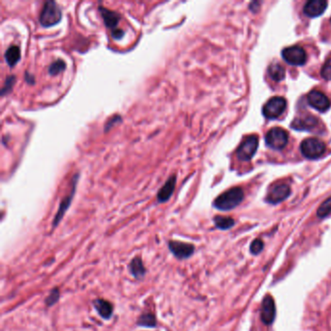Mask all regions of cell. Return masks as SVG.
<instances>
[{
    "mask_svg": "<svg viewBox=\"0 0 331 331\" xmlns=\"http://www.w3.org/2000/svg\"><path fill=\"white\" fill-rule=\"evenodd\" d=\"M283 59L291 65H303L306 62L307 60V55L306 52L304 51L303 48L299 46H293V47H288L283 50L282 52Z\"/></svg>",
    "mask_w": 331,
    "mask_h": 331,
    "instance_id": "10",
    "label": "cell"
},
{
    "mask_svg": "<svg viewBox=\"0 0 331 331\" xmlns=\"http://www.w3.org/2000/svg\"><path fill=\"white\" fill-rule=\"evenodd\" d=\"M309 104L319 112H325L331 105L328 97L318 90H312L308 94Z\"/></svg>",
    "mask_w": 331,
    "mask_h": 331,
    "instance_id": "13",
    "label": "cell"
},
{
    "mask_svg": "<svg viewBox=\"0 0 331 331\" xmlns=\"http://www.w3.org/2000/svg\"><path fill=\"white\" fill-rule=\"evenodd\" d=\"M4 59L7 62V64L11 68L14 67L21 60V49H20V47L17 45L10 46L4 54Z\"/></svg>",
    "mask_w": 331,
    "mask_h": 331,
    "instance_id": "19",
    "label": "cell"
},
{
    "mask_svg": "<svg viewBox=\"0 0 331 331\" xmlns=\"http://www.w3.org/2000/svg\"><path fill=\"white\" fill-rule=\"evenodd\" d=\"M26 80H27V82L29 83V84H34V76L33 75H31L30 72H26Z\"/></svg>",
    "mask_w": 331,
    "mask_h": 331,
    "instance_id": "30",
    "label": "cell"
},
{
    "mask_svg": "<svg viewBox=\"0 0 331 331\" xmlns=\"http://www.w3.org/2000/svg\"><path fill=\"white\" fill-rule=\"evenodd\" d=\"M300 149L303 155L307 158L316 159L325 152L326 146L317 138H308L301 143Z\"/></svg>",
    "mask_w": 331,
    "mask_h": 331,
    "instance_id": "4",
    "label": "cell"
},
{
    "mask_svg": "<svg viewBox=\"0 0 331 331\" xmlns=\"http://www.w3.org/2000/svg\"><path fill=\"white\" fill-rule=\"evenodd\" d=\"M244 199V192L241 188H233L219 196L213 205L220 211H229L237 207Z\"/></svg>",
    "mask_w": 331,
    "mask_h": 331,
    "instance_id": "1",
    "label": "cell"
},
{
    "mask_svg": "<svg viewBox=\"0 0 331 331\" xmlns=\"http://www.w3.org/2000/svg\"><path fill=\"white\" fill-rule=\"evenodd\" d=\"M276 316V306L273 297L270 294L264 296L260 307L261 321L266 324H272Z\"/></svg>",
    "mask_w": 331,
    "mask_h": 331,
    "instance_id": "11",
    "label": "cell"
},
{
    "mask_svg": "<svg viewBox=\"0 0 331 331\" xmlns=\"http://www.w3.org/2000/svg\"><path fill=\"white\" fill-rule=\"evenodd\" d=\"M176 183L177 177L175 174L168 178V180L165 182V184L160 188V190L157 193L156 200L158 203H165L171 198L176 188Z\"/></svg>",
    "mask_w": 331,
    "mask_h": 331,
    "instance_id": "14",
    "label": "cell"
},
{
    "mask_svg": "<svg viewBox=\"0 0 331 331\" xmlns=\"http://www.w3.org/2000/svg\"><path fill=\"white\" fill-rule=\"evenodd\" d=\"M288 140V135L286 130L281 127L271 128L265 135V142L267 146L273 150H283Z\"/></svg>",
    "mask_w": 331,
    "mask_h": 331,
    "instance_id": "5",
    "label": "cell"
},
{
    "mask_svg": "<svg viewBox=\"0 0 331 331\" xmlns=\"http://www.w3.org/2000/svg\"><path fill=\"white\" fill-rule=\"evenodd\" d=\"M79 176H80V174H79V173H76V174L73 176V178H72L71 192L68 194L67 196H65V197L61 200V202H60V204L59 210H58V212H57V214H56V216H55V219H54V221H53V229H55V228L60 225V223L61 222V220L63 219L65 213L67 212L68 208H69L70 205H71V202H72L73 197H74V196H75V192H76V187H77V182H78V180H79Z\"/></svg>",
    "mask_w": 331,
    "mask_h": 331,
    "instance_id": "6",
    "label": "cell"
},
{
    "mask_svg": "<svg viewBox=\"0 0 331 331\" xmlns=\"http://www.w3.org/2000/svg\"><path fill=\"white\" fill-rule=\"evenodd\" d=\"M286 107V101L285 98L276 96L269 99V101L263 107V115L270 120L276 119L281 116Z\"/></svg>",
    "mask_w": 331,
    "mask_h": 331,
    "instance_id": "9",
    "label": "cell"
},
{
    "mask_svg": "<svg viewBox=\"0 0 331 331\" xmlns=\"http://www.w3.org/2000/svg\"><path fill=\"white\" fill-rule=\"evenodd\" d=\"M290 195V189L286 184H277L273 186L266 197V200L271 204H278L286 200Z\"/></svg>",
    "mask_w": 331,
    "mask_h": 331,
    "instance_id": "12",
    "label": "cell"
},
{
    "mask_svg": "<svg viewBox=\"0 0 331 331\" xmlns=\"http://www.w3.org/2000/svg\"><path fill=\"white\" fill-rule=\"evenodd\" d=\"M16 76L15 75H10L6 78L5 80V83L1 89V95L4 96L6 94H8L14 88V85L16 83Z\"/></svg>",
    "mask_w": 331,
    "mask_h": 331,
    "instance_id": "26",
    "label": "cell"
},
{
    "mask_svg": "<svg viewBox=\"0 0 331 331\" xmlns=\"http://www.w3.org/2000/svg\"><path fill=\"white\" fill-rule=\"evenodd\" d=\"M168 249L171 254L179 260L189 259L194 256L196 251L195 245L175 240H171L168 242Z\"/></svg>",
    "mask_w": 331,
    "mask_h": 331,
    "instance_id": "7",
    "label": "cell"
},
{
    "mask_svg": "<svg viewBox=\"0 0 331 331\" xmlns=\"http://www.w3.org/2000/svg\"><path fill=\"white\" fill-rule=\"evenodd\" d=\"M136 324L140 327L154 328L157 325L156 316L152 313H144L137 318Z\"/></svg>",
    "mask_w": 331,
    "mask_h": 331,
    "instance_id": "20",
    "label": "cell"
},
{
    "mask_svg": "<svg viewBox=\"0 0 331 331\" xmlns=\"http://www.w3.org/2000/svg\"><path fill=\"white\" fill-rule=\"evenodd\" d=\"M268 73H269V76L272 78V80L276 82H280L284 80L286 76L285 68L279 63H272L268 68Z\"/></svg>",
    "mask_w": 331,
    "mask_h": 331,
    "instance_id": "21",
    "label": "cell"
},
{
    "mask_svg": "<svg viewBox=\"0 0 331 331\" xmlns=\"http://www.w3.org/2000/svg\"><path fill=\"white\" fill-rule=\"evenodd\" d=\"M60 288L59 287H54L50 294L47 296L46 298V305L48 307H52L54 306L56 303L59 302L60 300Z\"/></svg>",
    "mask_w": 331,
    "mask_h": 331,
    "instance_id": "25",
    "label": "cell"
},
{
    "mask_svg": "<svg viewBox=\"0 0 331 331\" xmlns=\"http://www.w3.org/2000/svg\"><path fill=\"white\" fill-rule=\"evenodd\" d=\"M99 12L101 14V17L103 19V22L106 26V28L110 30L111 35L115 39H121L124 35V31L119 28V24L120 22V15L115 11L109 10L105 8L104 6L100 5L98 7Z\"/></svg>",
    "mask_w": 331,
    "mask_h": 331,
    "instance_id": "3",
    "label": "cell"
},
{
    "mask_svg": "<svg viewBox=\"0 0 331 331\" xmlns=\"http://www.w3.org/2000/svg\"><path fill=\"white\" fill-rule=\"evenodd\" d=\"M317 123V120L313 116H308L304 118H297L295 119L292 123L291 127L296 130H311L313 129Z\"/></svg>",
    "mask_w": 331,
    "mask_h": 331,
    "instance_id": "18",
    "label": "cell"
},
{
    "mask_svg": "<svg viewBox=\"0 0 331 331\" xmlns=\"http://www.w3.org/2000/svg\"><path fill=\"white\" fill-rule=\"evenodd\" d=\"M122 120L120 118V115H117V116H113L112 118H110L106 123H105V127H104V131L107 132L108 130H110L115 124H117L118 122H120Z\"/></svg>",
    "mask_w": 331,
    "mask_h": 331,
    "instance_id": "28",
    "label": "cell"
},
{
    "mask_svg": "<svg viewBox=\"0 0 331 331\" xmlns=\"http://www.w3.org/2000/svg\"><path fill=\"white\" fill-rule=\"evenodd\" d=\"M65 68H66L65 61L59 59L50 64V66L48 68V72L50 75L55 76V75H58L60 72H62Z\"/></svg>",
    "mask_w": 331,
    "mask_h": 331,
    "instance_id": "23",
    "label": "cell"
},
{
    "mask_svg": "<svg viewBox=\"0 0 331 331\" xmlns=\"http://www.w3.org/2000/svg\"><path fill=\"white\" fill-rule=\"evenodd\" d=\"M258 138L256 135H251L245 138L237 150V156L239 159L248 161L252 159L257 150Z\"/></svg>",
    "mask_w": 331,
    "mask_h": 331,
    "instance_id": "8",
    "label": "cell"
},
{
    "mask_svg": "<svg viewBox=\"0 0 331 331\" xmlns=\"http://www.w3.org/2000/svg\"><path fill=\"white\" fill-rule=\"evenodd\" d=\"M330 213H331V196L321 203V205L317 209L316 215L318 218H325Z\"/></svg>",
    "mask_w": 331,
    "mask_h": 331,
    "instance_id": "24",
    "label": "cell"
},
{
    "mask_svg": "<svg viewBox=\"0 0 331 331\" xmlns=\"http://www.w3.org/2000/svg\"><path fill=\"white\" fill-rule=\"evenodd\" d=\"M62 19L60 7L55 1L44 3L39 15V23L43 28H51L58 25Z\"/></svg>",
    "mask_w": 331,
    "mask_h": 331,
    "instance_id": "2",
    "label": "cell"
},
{
    "mask_svg": "<svg viewBox=\"0 0 331 331\" xmlns=\"http://www.w3.org/2000/svg\"><path fill=\"white\" fill-rule=\"evenodd\" d=\"M214 223L216 227L222 230H226L231 228L234 225L235 222L232 218L229 217H223V216H217L214 218Z\"/></svg>",
    "mask_w": 331,
    "mask_h": 331,
    "instance_id": "22",
    "label": "cell"
},
{
    "mask_svg": "<svg viewBox=\"0 0 331 331\" xmlns=\"http://www.w3.org/2000/svg\"><path fill=\"white\" fill-rule=\"evenodd\" d=\"M92 305L95 311L103 319L108 320L112 317L113 313H114V306L110 301L105 300L103 298H97L93 300Z\"/></svg>",
    "mask_w": 331,
    "mask_h": 331,
    "instance_id": "16",
    "label": "cell"
},
{
    "mask_svg": "<svg viewBox=\"0 0 331 331\" xmlns=\"http://www.w3.org/2000/svg\"><path fill=\"white\" fill-rule=\"evenodd\" d=\"M264 248V244H263V241L261 239H256L255 241H253V243L251 244V247H250V251L253 255H258L262 252Z\"/></svg>",
    "mask_w": 331,
    "mask_h": 331,
    "instance_id": "27",
    "label": "cell"
},
{
    "mask_svg": "<svg viewBox=\"0 0 331 331\" xmlns=\"http://www.w3.org/2000/svg\"><path fill=\"white\" fill-rule=\"evenodd\" d=\"M321 76L325 80H331V61H327L321 68Z\"/></svg>",
    "mask_w": 331,
    "mask_h": 331,
    "instance_id": "29",
    "label": "cell"
},
{
    "mask_svg": "<svg viewBox=\"0 0 331 331\" xmlns=\"http://www.w3.org/2000/svg\"><path fill=\"white\" fill-rule=\"evenodd\" d=\"M327 2L323 0H312L305 4L304 14L310 18L320 16L326 9Z\"/></svg>",
    "mask_w": 331,
    "mask_h": 331,
    "instance_id": "15",
    "label": "cell"
},
{
    "mask_svg": "<svg viewBox=\"0 0 331 331\" xmlns=\"http://www.w3.org/2000/svg\"><path fill=\"white\" fill-rule=\"evenodd\" d=\"M128 269H129L130 274L136 280H142L147 273V270L145 268L143 260L140 256H135L134 258L131 259V261L129 262V265H128Z\"/></svg>",
    "mask_w": 331,
    "mask_h": 331,
    "instance_id": "17",
    "label": "cell"
}]
</instances>
